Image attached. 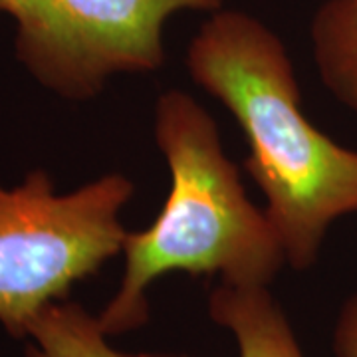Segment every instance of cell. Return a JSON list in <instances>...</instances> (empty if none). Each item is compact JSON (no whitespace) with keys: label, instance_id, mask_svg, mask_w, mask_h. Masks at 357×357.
I'll return each instance as SVG.
<instances>
[{"label":"cell","instance_id":"5","mask_svg":"<svg viewBox=\"0 0 357 357\" xmlns=\"http://www.w3.org/2000/svg\"><path fill=\"white\" fill-rule=\"evenodd\" d=\"M208 316L234 335L241 357H304L266 286L220 284L208 296Z\"/></svg>","mask_w":357,"mask_h":357},{"label":"cell","instance_id":"3","mask_svg":"<svg viewBox=\"0 0 357 357\" xmlns=\"http://www.w3.org/2000/svg\"><path fill=\"white\" fill-rule=\"evenodd\" d=\"M131 195L123 175L70 195H56L44 171L0 187V324L13 337H26L42 310L123 250L119 213Z\"/></svg>","mask_w":357,"mask_h":357},{"label":"cell","instance_id":"7","mask_svg":"<svg viewBox=\"0 0 357 357\" xmlns=\"http://www.w3.org/2000/svg\"><path fill=\"white\" fill-rule=\"evenodd\" d=\"M26 357H128L107 344L100 319L76 302H54L28 328Z\"/></svg>","mask_w":357,"mask_h":357},{"label":"cell","instance_id":"9","mask_svg":"<svg viewBox=\"0 0 357 357\" xmlns=\"http://www.w3.org/2000/svg\"><path fill=\"white\" fill-rule=\"evenodd\" d=\"M4 4H6V0H0V10H4Z\"/></svg>","mask_w":357,"mask_h":357},{"label":"cell","instance_id":"1","mask_svg":"<svg viewBox=\"0 0 357 357\" xmlns=\"http://www.w3.org/2000/svg\"><path fill=\"white\" fill-rule=\"evenodd\" d=\"M191 77L227 105L250 145L246 171L266 197L286 260H318L333 220L357 213V151L337 145L300 112L282 40L258 18L217 10L187 52Z\"/></svg>","mask_w":357,"mask_h":357},{"label":"cell","instance_id":"2","mask_svg":"<svg viewBox=\"0 0 357 357\" xmlns=\"http://www.w3.org/2000/svg\"><path fill=\"white\" fill-rule=\"evenodd\" d=\"M155 137L171 171V192L153 225L126 238L123 280L98 316L107 335L147 321V290L167 272L268 286L288 262L274 225L250 203L238 169L222 151L213 117L191 96L171 89L159 98Z\"/></svg>","mask_w":357,"mask_h":357},{"label":"cell","instance_id":"8","mask_svg":"<svg viewBox=\"0 0 357 357\" xmlns=\"http://www.w3.org/2000/svg\"><path fill=\"white\" fill-rule=\"evenodd\" d=\"M335 357H357V292L345 300L333 328Z\"/></svg>","mask_w":357,"mask_h":357},{"label":"cell","instance_id":"4","mask_svg":"<svg viewBox=\"0 0 357 357\" xmlns=\"http://www.w3.org/2000/svg\"><path fill=\"white\" fill-rule=\"evenodd\" d=\"M220 6L222 0H6L2 13L16 22V54L30 74L84 100L115 74L163 66V28L173 14Z\"/></svg>","mask_w":357,"mask_h":357},{"label":"cell","instance_id":"6","mask_svg":"<svg viewBox=\"0 0 357 357\" xmlns=\"http://www.w3.org/2000/svg\"><path fill=\"white\" fill-rule=\"evenodd\" d=\"M319 77L333 98L357 114V0H326L312 20Z\"/></svg>","mask_w":357,"mask_h":357}]
</instances>
